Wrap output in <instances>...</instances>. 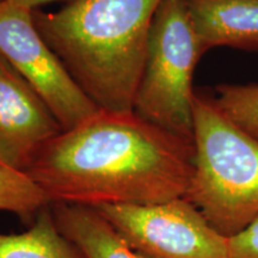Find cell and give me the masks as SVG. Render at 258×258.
Instances as JSON below:
<instances>
[{"instance_id":"obj_15","label":"cell","mask_w":258,"mask_h":258,"mask_svg":"<svg viewBox=\"0 0 258 258\" xmlns=\"http://www.w3.org/2000/svg\"><path fill=\"white\" fill-rule=\"evenodd\" d=\"M0 2H3V0H0Z\"/></svg>"},{"instance_id":"obj_11","label":"cell","mask_w":258,"mask_h":258,"mask_svg":"<svg viewBox=\"0 0 258 258\" xmlns=\"http://www.w3.org/2000/svg\"><path fill=\"white\" fill-rule=\"evenodd\" d=\"M50 203L24 171L0 160V211L14 213L25 224H34L42 209Z\"/></svg>"},{"instance_id":"obj_5","label":"cell","mask_w":258,"mask_h":258,"mask_svg":"<svg viewBox=\"0 0 258 258\" xmlns=\"http://www.w3.org/2000/svg\"><path fill=\"white\" fill-rule=\"evenodd\" d=\"M96 209L134 250L151 258H228V238L184 198Z\"/></svg>"},{"instance_id":"obj_3","label":"cell","mask_w":258,"mask_h":258,"mask_svg":"<svg viewBox=\"0 0 258 258\" xmlns=\"http://www.w3.org/2000/svg\"><path fill=\"white\" fill-rule=\"evenodd\" d=\"M194 175L184 199L230 238L258 217V140L212 98L194 99Z\"/></svg>"},{"instance_id":"obj_7","label":"cell","mask_w":258,"mask_h":258,"mask_svg":"<svg viewBox=\"0 0 258 258\" xmlns=\"http://www.w3.org/2000/svg\"><path fill=\"white\" fill-rule=\"evenodd\" d=\"M62 127L32 86L0 55V160L24 171Z\"/></svg>"},{"instance_id":"obj_13","label":"cell","mask_w":258,"mask_h":258,"mask_svg":"<svg viewBox=\"0 0 258 258\" xmlns=\"http://www.w3.org/2000/svg\"><path fill=\"white\" fill-rule=\"evenodd\" d=\"M228 258H258V217L228 238Z\"/></svg>"},{"instance_id":"obj_2","label":"cell","mask_w":258,"mask_h":258,"mask_svg":"<svg viewBox=\"0 0 258 258\" xmlns=\"http://www.w3.org/2000/svg\"><path fill=\"white\" fill-rule=\"evenodd\" d=\"M163 0H71L34 23L99 110L133 111L152 22Z\"/></svg>"},{"instance_id":"obj_12","label":"cell","mask_w":258,"mask_h":258,"mask_svg":"<svg viewBox=\"0 0 258 258\" xmlns=\"http://www.w3.org/2000/svg\"><path fill=\"white\" fill-rule=\"evenodd\" d=\"M215 105L241 131L258 140V85L222 84L217 86Z\"/></svg>"},{"instance_id":"obj_4","label":"cell","mask_w":258,"mask_h":258,"mask_svg":"<svg viewBox=\"0 0 258 258\" xmlns=\"http://www.w3.org/2000/svg\"><path fill=\"white\" fill-rule=\"evenodd\" d=\"M202 54L185 0H163L151 28L135 114L194 141L192 76Z\"/></svg>"},{"instance_id":"obj_8","label":"cell","mask_w":258,"mask_h":258,"mask_svg":"<svg viewBox=\"0 0 258 258\" xmlns=\"http://www.w3.org/2000/svg\"><path fill=\"white\" fill-rule=\"evenodd\" d=\"M203 51L214 47L258 50V0H185Z\"/></svg>"},{"instance_id":"obj_10","label":"cell","mask_w":258,"mask_h":258,"mask_svg":"<svg viewBox=\"0 0 258 258\" xmlns=\"http://www.w3.org/2000/svg\"><path fill=\"white\" fill-rule=\"evenodd\" d=\"M0 258H83L59 231L50 205L38 213L30 230L21 234L0 233Z\"/></svg>"},{"instance_id":"obj_1","label":"cell","mask_w":258,"mask_h":258,"mask_svg":"<svg viewBox=\"0 0 258 258\" xmlns=\"http://www.w3.org/2000/svg\"><path fill=\"white\" fill-rule=\"evenodd\" d=\"M194 159L192 140L134 111L99 110L51 139L24 172L49 203L157 205L184 198Z\"/></svg>"},{"instance_id":"obj_6","label":"cell","mask_w":258,"mask_h":258,"mask_svg":"<svg viewBox=\"0 0 258 258\" xmlns=\"http://www.w3.org/2000/svg\"><path fill=\"white\" fill-rule=\"evenodd\" d=\"M34 11L0 2V55L46 102L63 131L99 111L74 83L34 23Z\"/></svg>"},{"instance_id":"obj_9","label":"cell","mask_w":258,"mask_h":258,"mask_svg":"<svg viewBox=\"0 0 258 258\" xmlns=\"http://www.w3.org/2000/svg\"><path fill=\"white\" fill-rule=\"evenodd\" d=\"M54 220L83 258H151L134 250L96 208L50 203Z\"/></svg>"},{"instance_id":"obj_14","label":"cell","mask_w":258,"mask_h":258,"mask_svg":"<svg viewBox=\"0 0 258 258\" xmlns=\"http://www.w3.org/2000/svg\"><path fill=\"white\" fill-rule=\"evenodd\" d=\"M10 2L15 3V4L19 6H23V8H27L29 10H36L42 5L49 4V3L53 2H59V0H10Z\"/></svg>"}]
</instances>
